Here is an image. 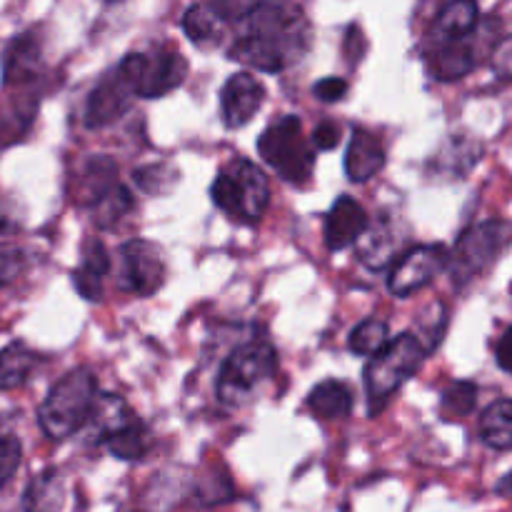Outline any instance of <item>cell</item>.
Listing matches in <instances>:
<instances>
[{
    "instance_id": "obj_26",
    "label": "cell",
    "mask_w": 512,
    "mask_h": 512,
    "mask_svg": "<svg viewBox=\"0 0 512 512\" xmlns=\"http://www.w3.org/2000/svg\"><path fill=\"white\" fill-rule=\"evenodd\" d=\"M388 343V323L378 318L363 320V323L350 333L348 340L350 350H353L355 355H365V358H373V355L380 353Z\"/></svg>"
},
{
    "instance_id": "obj_28",
    "label": "cell",
    "mask_w": 512,
    "mask_h": 512,
    "mask_svg": "<svg viewBox=\"0 0 512 512\" xmlns=\"http://www.w3.org/2000/svg\"><path fill=\"white\" fill-rule=\"evenodd\" d=\"M130 210H133V195L120 185V188L113 190L103 203H98L93 208L95 223H98L100 228H113V225L118 223L125 213H130Z\"/></svg>"
},
{
    "instance_id": "obj_3",
    "label": "cell",
    "mask_w": 512,
    "mask_h": 512,
    "mask_svg": "<svg viewBox=\"0 0 512 512\" xmlns=\"http://www.w3.org/2000/svg\"><path fill=\"white\" fill-rule=\"evenodd\" d=\"M425 355H428V348L423 345V340L413 333H403L395 340H390L380 353H375L368 360L363 378L370 403V415L383 410L390 395L398 393L418 373Z\"/></svg>"
},
{
    "instance_id": "obj_19",
    "label": "cell",
    "mask_w": 512,
    "mask_h": 512,
    "mask_svg": "<svg viewBox=\"0 0 512 512\" xmlns=\"http://www.w3.org/2000/svg\"><path fill=\"white\" fill-rule=\"evenodd\" d=\"M480 10L475 3L468 0H458V3H448L440 8L438 18H435L433 28H430L428 45L450 43V40L465 38V35L475 33L480 25Z\"/></svg>"
},
{
    "instance_id": "obj_4",
    "label": "cell",
    "mask_w": 512,
    "mask_h": 512,
    "mask_svg": "<svg viewBox=\"0 0 512 512\" xmlns=\"http://www.w3.org/2000/svg\"><path fill=\"white\" fill-rule=\"evenodd\" d=\"M213 203L240 223H255L263 218L270 203V185L263 170L248 158H233L215 175Z\"/></svg>"
},
{
    "instance_id": "obj_5",
    "label": "cell",
    "mask_w": 512,
    "mask_h": 512,
    "mask_svg": "<svg viewBox=\"0 0 512 512\" xmlns=\"http://www.w3.org/2000/svg\"><path fill=\"white\" fill-rule=\"evenodd\" d=\"M118 75L138 98H163L183 85L188 75V60L173 45L158 43L148 50L128 53L120 60Z\"/></svg>"
},
{
    "instance_id": "obj_20",
    "label": "cell",
    "mask_w": 512,
    "mask_h": 512,
    "mask_svg": "<svg viewBox=\"0 0 512 512\" xmlns=\"http://www.w3.org/2000/svg\"><path fill=\"white\" fill-rule=\"evenodd\" d=\"M110 273V255L100 240H88L83 245V263L73 273L75 290L90 303L103 298V280Z\"/></svg>"
},
{
    "instance_id": "obj_8",
    "label": "cell",
    "mask_w": 512,
    "mask_h": 512,
    "mask_svg": "<svg viewBox=\"0 0 512 512\" xmlns=\"http://www.w3.org/2000/svg\"><path fill=\"white\" fill-rule=\"evenodd\" d=\"M278 373V353L270 343H248L230 353L218 375V400L230 408L243 405L258 385L268 383Z\"/></svg>"
},
{
    "instance_id": "obj_14",
    "label": "cell",
    "mask_w": 512,
    "mask_h": 512,
    "mask_svg": "<svg viewBox=\"0 0 512 512\" xmlns=\"http://www.w3.org/2000/svg\"><path fill=\"white\" fill-rule=\"evenodd\" d=\"M130 98H133V93L123 83L118 70H113L88 95V103H85V125L88 128H105V125L115 123L130 108Z\"/></svg>"
},
{
    "instance_id": "obj_31",
    "label": "cell",
    "mask_w": 512,
    "mask_h": 512,
    "mask_svg": "<svg viewBox=\"0 0 512 512\" xmlns=\"http://www.w3.org/2000/svg\"><path fill=\"white\" fill-rule=\"evenodd\" d=\"M315 98L323 100V103H338L348 95V80L343 78H323L313 88Z\"/></svg>"
},
{
    "instance_id": "obj_35",
    "label": "cell",
    "mask_w": 512,
    "mask_h": 512,
    "mask_svg": "<svg viewBox=\"0 0 512 512\" xmlns=\"http://www.w3.org/2000/svg\"><path fill=\"white\" fill-rule=\"evenodd\" d=\"M500 493H503V495H512V473L508 475V478L503 480V483H500Z\"/></svg>"
},
{
    "instance_id": "obj_12",
    "label": "cell",
    "mask_w": 512,
    "mask_h": 512,
    "mask_svg": "<svg viewBox=\"0 0 512 512\" xmlns=\"http://www.w3.org/2000/svg\"><path fill=\"white\" fill-rule=\"evenodd\" d=\"M245 3L220 0V3L190 5L183 15V30L195 45H218L225 38V30L233 28L235 20L243 13Z\"/></svg>"
},
{
    "instance_id": "obj_22",
    "label": "cell",
    "mask_w": 512,
    "mask_h": 512,
    "mask_svg": "<svg viewBox=\"0 0 512 512\" xmlns=\"http://www.w3.org/2000/svg\"><path fill=\"white\" fill-rule=\"evenodd\" d=\"M65 480L58 470H43L30 480L23 493V512H63Z\"/></svg>"
},
{
    "instance_id": "obj_2",
    "label": "cell",
    "mask_w": 512,
    "mask_h": 512,
    "mask_svg": "<svg viewBox=\"0 0 512 512\" xmlns=\"http://www.w3.org/2000/svg\"><path fill=\"white\" fill-rule=\"evenodd\" d=\"M98 380L88 368H75L58 380L38 408V423L45 438L68 440L90 423L98 405Z\"/></svg>"
},
{
    "instance_id": "obj_18",
    "label": "cell",
    "mask_w": 512,
    "mask_h": 512,
    "mask_svg": "<svg viewBox=\"0 0 512 512\" xmlns=\"http://www.w3.org/2000/svg\"><path fill=\"white\" fill-rule=\"evenodd\" d=\"M118 188V165L105 158V155H100V158L85 160L83 170L78 173V193L75 195H78V203L95 208Z\"/></svg>"
},
{
    "instance_id": "obj_30",
    "label": "cell",
    "mask_w": 512,
    "mask_h": 512,
    "mask_svg": "<svg viewBox=\"0 0 512 512\" xmlns=\"http://www.w3.org/2000/svg\"><path fill=\"white\" fill-rule=\"evenodd\" d=\"M20 460H23V445H20V440L13 438V435H3L0 438V490L18 473Z\"/></svg>"
},
{
    "instance_id": "obj_21",
    "label": "cell",
    "mask_w": 512,
    "mask_h": 512,
    "mask_svg": "<svg viewBox=\"0 0 512 512\" xmlns=\"http://www.w3.org/2000/svg\"><path fill=\"white\" fill-rule=\"evenodd\" d=\"M308 408L320 420H345L353 413V390L340 380H325L310 390Z\"/></svg>"
},
{
    "instance_id": "obj_24",
    "label": "cell",
    "mask_w": 512,
    "mask_h": 512,
    "mask_svg": "<svg viewBox=\"0 0 512 512\" xmlns=\"http://www.w3.org/2000/svg\"><path fill=\"white\" fill-rule=\"evenodd\" d=\"M480 438L493 450H512V398L495 400L483 410Z\"/></svg>"
},
{
    "instance_id": "obj_27",
    "label": "cell",
    "mask_w": 512,
    "mask_h": 512,
    "mask_svg": "<svg viewBox=\"0 0 512 512\" xmlns=\"http://www.w3.org/2000/svg\"><path fill=\"white\" fill-rule=\"evenodd\" d=\"M175 180H178V170H175L170 163H153L135 170V185L143 188L145 193L150 195L168 193V190L175 185Z\"/></svg>"
},
{
    "instance_id": "obj_6",
    "label": "cell",
    "mask_w": 512,
    "mask_h": 512,
    "mask_svg": "<svg viewBox=\"0 0 512 512\" xmlns=\"http://www.w3.org/2000/svg\"><path fill=\"white\" fill-rule=\"evenodd\" d=\"M512 245V223L508 220H483L465 230L455 243L453 253H448V273L458 288L473 283L483 273H488L500 255Z\"/></svg>"
},
{
    "instance_id": "obj_16",
    "label": "cell",
    "mask_w": 512,
    "mask_h": 512,
    "mask_svg": "<svg viewBox=\"0 0 512 512\" xmlns=\"http://www.w3.org/2000/svg\"><path fill=\"white\" fill-rule=\"evenodd\" d=\"M383 165V140L365 128L353 130L348 153H345V173H348V178L355 180V183H368L370 178H375L383 170Z\"/></svg>"
},
{
    "instance_id": "obj_15",
    "label": "cell",
    "mask_w": 512,
    "mask_h": 512,
    "mask_svg": "<svg viewBox=\"0 0 512 512\" xmlns=\"http://www.w3.org/2000/svg\"><path fill=\"white\" fill-rule=\"evenodd\" d=\"M368 213L363 210V205L358 200H353L350 195L335 200V205L330 208L328 218H325V245L330 250H345L355 243V240L363 238L368 233Z\"/></svg>"
},
{
    "instance_id": "obj_11",
    "label": "cell",
    "mask_w": 512,
    "mask_h": 512,
    "mask_svg": "<svg viewBox=\"0 0 512 512\" xmlns=\"http://www.w3.org/2000/svg\"><path fill=\"white\" fill-rule=\"evenodd\" d=\"M443 268H448V250L445 248H440V245L410 248L408 253L400 255L393 273H390V293L398 295V298H408V295L423 290Z\"/></svg>"
},
{
    "instance_id": "obj_1",
    "label": "cell",
    "mask_w": 512,
    "mask_h": 512,
    "mask_svg": "<svg viewBox=\"0 0 512 512\" xmlns=\"http://www.w3.org/2000/svg\"><path fill=\"white\" fill-rule=\"evenodd\" d=\"M233 30L230 58L263 73H280L300 63L310 48L308 18L288 3H245Z\"/></svg>"
},
{
    "instance_id": "obj_13",
    "label": "cell",
    "mask_w": 512,
    "mask_h": 512,
    "mask_svg": "<svg viewBox=\"0 0 512 512\" xmlns=\"http://www.w3.org/2000/svg\"><path fill=\"white\" fill-rule=\"evenodd\" d=\"M265 100V88L250 73L230 75L220 90V115L228 128H243L253 120Z\"/></svg>"
},
{
    "instance_id": "obj_32",
    "label": "cell",
    "mask_w": 512,
    "mask_h": 512,
    "mask_svg": "<svg viewBox=\"0 0 512 512\" xmlns=\"http://www.w3.org/2000/svg\"><path fill=\"white\" fill-rule=\"evenodd\" d=\"M493 70L500 80H512V35L493 48Z\"/></svg>"
},
{
    "instance_id": "obj_33",
    "label": "cell",
    "mask_w": 512,
    "mask_h": 512,
    "mask_svg": "<svg viewBox=\"0 0 512 512\" xmlns=\"http://www.w3.org/2000/svg\"><path fill=\"white\" fill-rule=\"evenodd\" d=\"M338 143H340V128L335 123H330V120H323L313 133V148L333 150Z\"/></svg>"
},
{
    "instance_id": "obj_9",
    "label": "cell",
    "mask_w": 512,
    "mask_h": 512,
    "mask_svg": "<svg viewBox=\"0 0 512 512\" xmlns=\"http://www.w3.org/2000/svg\"><path fill=\"white\" fill-rule=\"evenodd\" d=\"M120 288L128 293L148 298L163 285L165 280V258L163 250L145 238L128 240L120 248Z\"/></svg>"
},
{
    "instance_id": "obj_17",
    "label": "cell",
    "mask_w": 512,
    "mask_h": 512,
    "mask_svg": "<svg viewBox=\"0 0 512 512\" xmlns=\"http://www.w3.org/2000/svg\"><path fill=\"white\" fill-rule=\"evenodd\" d=\"M40 68H43V53H40L38 35L30 33L18 35L13 43L8 45L3 58V80L10 85L18 83H33L38 78Z\"/></svg>"
},
{
    "instance_id": "obj_10",
    "label": "cell",
    "mask_w": 512,
    "mask_h": 512,
    "mask_svg": "<svg viewBox=\"0 0 512 512\" xmlns=\"http://www.w3.org/2000/svg\"><path fill=\"white\" fill-rule=\"evenodd\" d=\"M490 30L478 25V30L465 38L450 40V43H438L428 45L425 50V65H428V73L433 75L440 83H453V80L465 78L468 73H473L475 65L480 63V55H483V38H488Z\"/></svg>"
},
{
    "instance_id": "obj_23",
    "label": "cell",
    "mask_w": 512,
    "mask_h": 512,
    "mask_svg": "<svg viewBox=\"0 0 512 512\" xmlns=\"http://www.w3.org/2000/svg\"><path fill=\"white\" fill-rule=\"evenodd\" d=\"M38 363L40 355L20 340L0 348V390H15L28 383Z\"/></svg>"
},
{
    "instance_id": "obj_7",
    "label": "cell",
    "mask_w": 512,
    "mask_h": 512,
    "mask_svg": "<svg viewBox=\"0 0 512 512\" xmlns=\"http://www.w3.org/2000/svg\"><path fill=\"white\" fill-rule=\"evenodd\" d=\"M258 153L285 183L303 185L313 175L315 150L303 135V123L298 115H285L268 125L258 140Z\"/></svg>"
},
{
    "instance_id": "obj_34",
    "label": "cell",
    "mask_w": 512,
    "mask_h": 512,
    "mask_svg": "<svg viewBox=\"0 0 512 512\" xmlns=\"http://www.w3.org/2000/svg\"><path fill=\"white\" fill-rule=\"evenodd\" d=\"M495 355H498V365L505 370V373L512 375V328L505 330V335L500 338L498 348H495Z\"/></svg>"
},
{
    "instance_id": "obj_29",
    "label": "cell",
    "mask_w": 512,
    "mask_h": 512,
    "mask_svg": "<svg viewBox=\"0 0 512 512\" xmlns=\"http://www.w3.org/2000/svg\"><path fill=\"white\" fill-rule=\"evenodd\" d=\"M475 398H478V388L468 380H460V383H453L443 393V410L445 415H453V418H460V415H468L470 410L475 408Z\"/></svg>"
},
{
    "instance_id": "obj_25",
    "label": "cell",
    "mask_w": 512,
    "mask_h": 512,
    "mask_svg": "<svg viewBox=\"0 0 512 512\" xmlns=\"http://www.w3.org/2000/svg\"><path fill=\"white\" fill-rule=\"evenodd\" d=\"M150 443H153L150 430L135 418L133 423L125 425V428H120L118 433L110 435V438L105 440V448H108V453L115 455L118 460L133 463V460H140L145 453H148Z\"/></svg>"
}]
</instances>
